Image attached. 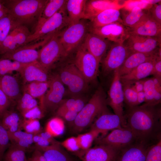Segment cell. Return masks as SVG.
Segmentation results:
<instances>
[{
  "label": "cell",
  "instance_id": "obj_18",
  "mask_svg": "<svg viewBox=\"0 0 161 161\" xmlns=\"http://www.w3.org/2000/svg\"><path fill=\"white\" fill-rule=\"evenodd\" d=\"M111 42L97 35L89 32L86 34L82 44L100 63Z\"/></svg>",
  "mask_w": 161,
  "mask_h": 161
},
{
  "label": "cell",
  "instance_id": "obj_30",
  "mask_svg": "<svg viewBox=\"0 0 161 161\" xmlns=\"http://www.w3.org/2000/svg\"><path fill=\"white\" fill-rule=\"evenodd\" d=\"M86 0H67L65 7L71 24L84 19Z\"/></svg>",
  "mask_w": 161,
  "mask_h": 161
},
{
  "label": "cell",
  "instance_id": "obj_52",
  "mask_svg": "<svg viewBox=\"0 0 161 161\" xmlns=\"http://www.w3.org/2000/svg\"><path fill=\"white\" fill-rule=\"evenodd\" d=\"M152 75H154V77L161 79V55H159L158 51L154 58Z\"/></svg>",
  "mask_w": 161,
  "mask_h": 161
},
{
  "label": "cell",
  "instance_id": "obj_28",
  "mask_svg": "<svg viewBox=\"0 0 161 161\" xmlns=\"http://www.w3.org/2000/svg\"><path fill=\"white\" fill-rule=\"evenodd\" d=\"M57 143L47 146L35 148L43 154L47 161H73L69 156Z\"/></svg>",
  "mask_w": 161,
  "mask_h": 161
},
{
  "label": "cell",
  "instance_id": "obj_16",
  "mask_svg": "<svg viewBox=\"0 0 161 161\" xmlns=\"http://www.w3.org/2000/svg\"><path fill=\"white\" fill-rule=\"evenodd\" d=\"M31 33L27 27L18 26L10 32L0 46V54L11 52L26 45Z\"/></svg>",
  "mask_w": 161,
  "mask_h": 161
},
{
  "label": "cell",
  "instance_id": "obj_12",
  "mask_svg": "<svg viewBox=\"0 0 161 161\" xmlns=\"http://www.w3.org/2000/svg\"><path fill=\"white\" fill-rule=\"evenodd\" d=\"M118 69L113 73V79L108 92V104L114 114L120 117L122 126L124 127L126 126V123L123 113L124 99L123 86Z\"/></svg>",
  "mask_w": 161,
  "mask_h": 161
},
{
  "label": "cell",
  "instance_id": "obj_1",
  "mask_svg": "<svg viewBox=\"0 0 161 161\" xmlns=\"http://www.w3.org/2000/svg\"><path fill=\"white\" fill-rule=\"evenodd\" d=\"M159 104L144 103L129 108L126 116V126L131 130L138 141L148 144L159 134L161 114Z\"/></svg>",
  "mask_w": 161,
  "mask_h": 161
},
{
  "label": "cell",
  "instance_id": "obj_24",
  "mask_svg": "<svg viewBox=\"0 0 161 161\" xmlns=\"http://www.w3.org/2000/svg\"><path fill=\"white\" fill-rule=\"evenodd\" d=\"M157 52L154 54L131 53L118 69L120 77L129 73L141 64L152 60Z\"/></svg>",
  "mask_w": 161,
  "mask_h": 161
},
{
  "label": "cell",
  "instance_id": "obj_53",
  "mask_svg": "<svg viewBox=\"0 0 161 161\" xmlns=\"http://www.w3.org/2000/svg\"><path fill=\"white\" fill-rule=\"evenodd\" d=\"M130 84L132 88L137 93L143 91V80L136 81Z\"/></svg>",
  "mask_w": 161,
  "mask_h": 161
},
{
  "label": "cell",
  "instance_id": "obj_15",
  "mask_svg": "<svg viewBox=\"0 0 161 161\" xmlns=\"http://www.w3.org/2000/svg\"><path fill=\"white\" fill-rule=\"evenodd\" d=\"M89 32L111 42L119 43H123L129 35L127 27L119 21L98 27L90 26Z\"/></svg>",
  "mask_w": 161,
  "mask_h": 161
},
{
  "label": "cell",
  "instance_id": "obj_55",
  "mask_svg": "<svg viewBox=\"0 0 161 161\" xmlns=\"http://www.w3.org/2000/svg\"><path fill=\"white\" fill-rule=\"evenodd\" d=\"M142 2L148 4L150 5H152L154 4L160 2L161 1V0H141Z\"/></svg>",
  "mask_w": 161,
  "mask_h": 161
},
{
  "label": "cell",
  "instance_id": "obj_7",
  "mask_svg": "<svg viewBox=\"0 0 161 161\" xmlns=\"http://www.w3.org/2000/svg\"><path fill=\"white\" fill-rule=\"evenodd\" d=\"M58 74L62 83L67 86L71 94L79 95L88 90V83L74 63L62 67Z\"/></svg>",
  "mask_w": 161,
  "mask_h": 161
},
{
  "label": "cell",
  "instance_id": "obj_48",
  "mask_svg": "<svg viewBox=\"0 0 161 161\" xmlns=\"http://www.w3.org/2000/svg\"><path fill=\"white\" fill-rule=\"evenodd\" d=\"M56 112L59 117L67 121L73 122L75 120L78 114L74 111L60 107H58Z\"/></svg>",
  "mask_w": 161,
  "mask_h": 161
},
{
  "label": "cell",
  "instance_id": "obj_51",
  "mask_svg": "<svg viewBox=\"0 0 161 161\" xmlns=\"http://www.w3.org/2000/svg\"><path fill=\"white\" fill-rule=\"evenodd\" d=\"M10 100L5 94L0 89V119L9 107Z\"/></svg>",
  "mask_w": 161,
  "mask_h": 161
},
{
  "label": "cell",
  "instance_id": "obj_20",
  "mask_svg": "<svg viewBox=\"0 0 161 161\" xmlns=\"http://www.w3.org/2000/svg\"><path fill=\"white\" fill-rule=\"evenodd\" d=\"M148 144L138 141L121 150L115 161H145Z\"/></svg>",
  "mask_w": 161,
  "mask_h": 161
},
{
  "label": "cell",
  "instance_id": "obj_6",
  "mask_svg": "<svg viewBox=\"0 0 161 161\" xmlns=\"http://www.w3.org/2000/svg\"><path fill=\"white\" fill-rule=\"evenodd\" d=\"M59 33L54 34L39 50L37 61L48 72L57 62L68 55L60 41Z\"/></svg>",
  "mask_w": 161,
  "mask_h": 161
},
{
  "label": "cell",
  "instance_id": "obj_17",
  "mask_svg": "<svg viewBox=\"0 0 161 161\" xmlns=\"http://www.w3.org/2000/svg\"><path fill=\"white\" fill-rule=\"evenodd\" d=\"M120 151L110 146L98 144L78 154L82 161H115Z\"/></svg>",
  "mask_w": 161,
  "mask_h": 161
},
{
  "label": "cell",
  "instance_id": "obj_33",
  "mask_svg": "<svg viewBox=\"0 0 161 161\" xmlns=\"http://www.w3.org/2000/svg\"><path fill=\"white\" fill-rule=\"evenodd\" d=\"M4 128L9 132H14L21 130V119L18 114L16 112L7 110L0 119Z\"/></svg>",
  "mask_w": 161,
  "mask_h": 161
},
{
  "label": "cell",
  "instance_id": "obj_34",
  "mask_svg": "<svg viewBox=\"0 0 161 161\" xmlns=\"http://www.w3.org/2000/svg\"><path fill=\"white\" fill-rule=\"evenodd\" d=\"M49 85V80L45 81H33L27 83L24 88L25 92L35 98L41 100L48 90Z\"/></svg>",
  "mask_w": 161,
  "mask_h": 161
},
{
  "label": "cell",
  "instance_id": "obj_9",
  "mask_svg": "<svg viewBox=\"0 0 161 161\" xmlns=\"http://www.w3.org/2000/svg\"><path fill=\"white\" fill-rule=\"evenodd\" d=\"M100 63L82 44L77 49L74 64L88 83L97 78Z\"/></svg>",
  "mask_w": 161,
  "mask_h": 161
},
{
  "label": "cell",
  "instance_id": "obj_26",
  "mask_svg": "<svg viewBox=\"0 0 161 161\" xmlns=\"http://www.w3.org/2000/svg\"><path fill=\"white\" fill-rule=\"evenodd\" d=\"M0 89L10 101L18 100L21 97L18 81L15 77L10 75L0 76Z\"/></svg>",
  "mask_w": 161,
  "mask_h": 161
},
{
  "label": "cell",
  "instance_id": "obj_36",
  "mask_svg": "<svg viewBox=\"0 0 161 161\" xmlns=\"http://www.w3.org/2000/svg\"><path fill=\"white\" fill-rule=\"evenodd\" d=\"M19 25L9 13L0 19V46L10 32Z\"/></svg>",
  "mask_w": 161,
  "mask_h": 161
},
{
  "label": "cell",
  "instance_id": "obj_19",
  "mask_svg": "<svg viewBox=\"0 0 161 161\" xmlns=\"http://www.w3.org/2000/svg\"><path fill=\"white\" fill-rule=\"evenodd\" d=\"M119 0H90L86 2L84 19L91 20L103 11L109 9L120 10L126 4H121Z\"/></svg>",
  "mask_w": 161,
  "mask_h": 161
},
{
  "label": "cell",
  "instance_id": "obj_50",
  "mask_svg": "<svg viewBox=\"0 0 161 161\" xmlns=\"http://www.w3.org/2000/svg\"><path fill=\"white\" fill-rule=\"evenodd\" d=\"M24 119L39 120L44 116L42 110L38 106L30 110L22 115Z\"/></svg>",
  "mask_w": 161,
  "mask_h": 161
},
{
  "label": "cell",
  "instance_id": "obj_49",
  "mask_svg": "<svg viewBox=\"0 0 161 161\" xmlns=\"http://www.w3.org/2000/svg\"><path fill=\"white\" fill-rule=\"evenodd\" d=\"M147 10V13L151 17L161 24V1L152 5Z\"/></svg>",
  "mask_w": 161,
  "mask_h": 161
},
{
  "label": "cell",
  "instance_id": "obj_43",
  "mask_svg": "<svg viewBox=\"0 0 161 161\" xmlns=\"http://www.w3.org/2000/svg\"><path fill=\"white\" fill-rule=\"evenodd\" d=\"M21 126L24 131L33 135L42 132L40 123L38 119H24L22 120Z\"/></svg>",
  "mask_w": 161,
  "mask_h": 161
},
{
  "label": "cell",
  "instance_id": "obj_45",
  "mask_svg": "<svg viewBox=\"0 0 161 161\" xmlns=\"http://www.w3.org/2000/svg\"><path fill=\"white\" fill-rule=\"evenodd\" d=\"M10 142L8 131L0 120V161H2L4 155L10 144Z\"/></svg>",
  "mask_w": 161,
  "mask_h": 161
},
{
  "label": "cell",
  "instance_id": "obj_32",
  "mask_svg": "<svg viewBox=\"0 0 161 161\" xmlns=\"http://www.w3.org/2000/svg\"><path fill=\"white\" fill-rule=\"evenodd\" d=\"M143 80L145 103L153 105L160 104L161 99V89L155 87L152 78Z\"/></svg>",
  "mask_w": 161,
  "mask_h": 161
},
{
  "label": "cell",
  "instance_id": "obj_11",
  "mask_svg": "<svg viewBox=\"0 0 161 161\" xmlns=\"http://www.w3.org/2000/svg\"><path fill=\"white\" fill-rule=\"evenodd\" d=\"M138 141L133 132L126 126L112 130L106 136L98 139L97 143L110 146L120 151Z\"/></svg>",
  "mask_w": 161,
  "mask_h": 161
},
{
  "label": "cell",
  "instance_id": "obj_5",
  "mask_svg": "<svg viewBox=\"0 0 161 161\" xmlns=\"http://www.w3.org/2000/svg\"><path fill=\"white\" fill-rule=\"evenodd\" d=\"M86 20L82 19L71 24L59 33L60 41L68 55L82 44L89 32L90 23Z\"/></svg>",
  "mask_w": 161,
  "mask_h": 161
},
{
  "label": "cell",
  "instance_id": "obj_13",
  "mask_svg": "<svg viewBox=\"0 0 161 161\" xmlns=\"http://www.w3.org/2000/svg\"><path fill=\"white\" fill-rule=\"evenodd\" d=\"M161 38L130 34L123 44L131 53L154 54L161 47Z\"/></svg>",
  "mask_w": 161,
  "mask_h": 161
},
{
  "label": "cell",
  "instance_id": "obj_54",
  "mask_svg": "<svg viewBox=\"0 0 161 161\" xmlns=\"http://www.w3.org/2000/svg\"><path fill=\"white\" fill-rule=\"evenodd\" d=\"M137 101L138 105L145 102V96L143 91L137 93Z\"/></svg>",
  "mask_w": 161,
  "mask_h": 161
},
{
  "label": "cell",
  "instance_id": "obj_14",
  "mask_svg": "<svg viewBox=\"0 0 161 161\" xmlns=\"http://www.w3.org/2000/svg\"><path fill=\"white\" fill-rule=\"evenodd\" d=\"M110 47L102 62V71L106 75L119 69L131 53L123 43L114 42Z\"/></svg>",
  "mask_w": 161,
  "mask_h": 161
},
{
  "label": "cell",
  "instance_id": "obj_46",
  "mask_svg": "<svg viewBox=\"0 0 161 161\" xmlns=\"http://www.w3.org/2000/svg\"><path fill=\"white\" fill-rule=\"evenodd\" d=\"M145 161H161V140L150 147L146 154Z\"/></svg>",
  "mask_w": 161,
  "mask_h": 161
},
{
  "label": "cell",
  "instance_id": "obj_41",
  "mask_svg": "<svg viewBox=\"0 0 161 161\" xmlns=\"http://www.w3.org/2000/svg\"><path fill=\"white\" fill-rule=\"evenodd\" d=\"M25 64L7 59H0V76L9 75L14 71L20 72Z\"/></svg>",
  "mask_w": 161,
  "mask_h": 161
},
{
  "label": "cell",
  "instance_id": "obj_3",
  "mask_svg": "<svg viewBox=\"0 0 161 161\" xmlns=\"http://www.w3.org/2000/svg\"><path fill=\"white\" fill-rule=\"evenodd\" d=\"M104 93L101 89L97 90L87 103L78 113L73 122L76 131L80 132L89 125L98 115L106 110Z\"/></svg>",
  "mask_w": 161,
  "mask_h": 161
},
{
  "label": "cell",
  "instance_id": "obj_2",
  "mask_svg": "<svg viewBox=\"0 0 161 161\" xmlns=\"http://www.w3.org/2000/svg\"><path fill=\"white\" fill-rule=\"evenodd\" d=\"M48 1L9 0L3 4L19 25L35 27Z\"/></svg>",
  "mask_w": 161,
  "mask_h": 161
},
{
  "label": "cell",
  "instance_id": "obj_47",
  "mask_svg": "<svg viewBox=\"0 0 161 161\" xmlns=\"http://www.w3.org/2000/svg\"><path fill=\"white\" fill-rule=\"evenodd\" d=\"M60 145L71 152H77L80 149L76 137H69L62 142Z\"/></svg>",
  "mask_w": 161,
  "mask_h": 161
},
{
  "label": "cell",
  "instance_id": "obj_21",
  "mask_svg": "<svg viewBox=\"0 0 161 161\" xmlns=\"http://www.w3.org/2000/svg\"><path fill=\"white\" fill-rule=\"evenodd\" d=\"M127 27L129 34L161 38V24L158 23L148 14L137 25Z\"/></svg>",
  "mask_w": 161,
  "mask_h": 161
},
{
  "label": "cell",
  "instance_id": "obj_23",
  "mask_svg": "<svg viewBox=\"0 0 161 161\" xmlns=\"http://www.w3.org/2000/svg\"><path fill=\"white\" fill-rule=\"evenodd\" d=\"M96 120L91 129L98 131L100 133L106 134L110 130L122 128L120 117L115 114L103 111Z\"/></svg>",
  "mask_w": 161,
  "mask_h": 161
},
{
  "label": "cell",
  "instance_id": "obj_37",
  "mask_svg": "<svg viewBox=\"0 0 161 161\" xmlns=\"http://www.w3.org/2000/svg\"><path fill=\"white\" fill-rule=\"evenodd\" d=\"M26 151L15 144L10 143L4 155L2 161H27Z\"/></svg>",
  "mask_w": 161,
  "mask_h": 161
},
{
  "label": "cell",
  "instance_id": "obj_10",
  "mask_svg": "<svg viewBox=\"0 0 161 161\" xmlns=\"http://www.w3.org/2000/svg\"><path fill=\"white\" fill-rule=\"evenodd\" d=\"M49 36L39 42L28 44L16 50L3 55L2 58L7 59L22 64H27L37 61L41 47L44 45L52 37Z\"/></svg>",
  "mask_w": 161,
  "mask_h": 161
},
{
  "label": "cell",
  "instance_id": "obj_57",
  "mask_svg": "<svg viewBox=\"0 0 161 161\" xmlns=\"http://www.w3.org/2000/svg\"><path fill=\"white\" fill-rule=\"evenodd\" d=\"M27 161H38L36 159L31 157L30 158L27 159Z\"/></svg>",
  "mask_w": 161,
  "mask_h": 161
},
{
  "label": "cell",
  "instance_id": "obj_38",
  "mask_svg": "<svg viewBox=\"0 0 161 161\" xmlns=\"http://www.w3.org/2000/svg\"><path fill=\"white\" fill-rule=\"evenodd\" d=\"M65 128L63 119L59 117H53L50 119L46 124L45 131L53 137H58L64 133Z\"/></svg>",
  "mask_w": 161,
  "mask_h": 161
},
{
  "label": "cell",
  "instance_id": "obj_40",
  "mask_svg": "<svg viewBox=\"0 0 161 161\" xmlns=\"http://www.w3.org/2000/svg\"><path fill=\"white\" fill-rule=\"evenodd\" d=\"M100 134L98 131L91 129L88 132L78 135L76 137L80 149L85 151L90 148L93 141Z\"/></svg>",
  "mask_w": 161,
  "mask_h": 161
},
{
  "label": "cell",
  "instance_id": "obj_35",
  "mask_svg": "<svg viewBox=\"0 0 161 161\" xmlns=\"http://www.w3.org/2000/svg\"><path fill=\"white\" fill-rule=\"evenodd\" d=\"M11 143L15 144L26 150L33 143V135L20 130L14 132H8Z\"/></svg>",
  "mask_w": 161,
  "mask_h": 161
},
{
  "label": "cell",
  "instance_id": "obj_29",
  "mask_svg": "<svg viewBox=\"0 0 161 161\" xmlns=\"http://www.w3.org/2000/svg\"><path fill=\"white\" fill-rule=\"evenodd\" d=\"M121 10L120 17L123 24L129 28L134 27L145 18L146 13L140 7H135L131 9L124 7Z\"/></svg>",
  "mask_w": 161,
  "mask_h": 161
},
{
  "label": "cell",
  "instance_id": "obj_4",
  "mask_svg": "<svg viewBox=\"0 0 161 161\" xmlns=\"http://www.w3.org/2000/svg\"><path fill=\"white\" fill-rule=\"evenodd\" d=\"M71 24L65 6L31 33L27 40L26 44L61 32Z\"/></svg>",
  "mask_w": 161,
  "mask_h": 161
},
{
  "label": "cell",
  "instance_id": "obj_8",
  "mask_svg": "<svg viewBox=\"0 0 161 161\" xmlns=\"http://www.w3.org/2000/svg\"><path fill=\"white\" fill-rule=\"evenodd\" d=\"M49 88L41 102L42 110L49 112L56 110L62 102L65 89L58 73L49 76Z\"/></svg>",
  "mask_w": 161,
  "mask_h": 161
},
{
  "label": "cell",
  "instance_id": "obj_39",
  "mask_svg": "<svg viewBox=\"0 0 161 161\" xmlns=\"http://www.w3.org/2000/svg\"><path fill=\"white\" fill-rule=\"evenodd\" d=\"M38 102L35 98L28 94L24 92L18 100L17 108L21 115L38 106Z\"/></svg>",
  "mask_w": 161,
  "mask_h": 161
},
{
  "label": "cell",
  "instance_id": "obj_25",
  "mask_svg": "<svg viewBox=\"0 0 161 161\" xmlns=\"http://www.w3.org/2000/svg\"><path fill=\"white\" fill-rule=\"evenodd\" d=\"M154 58L152 60L141 64L129 73L120 77L121 83L131 84L136 81L143 80L149 75H152Z\"/></svg>",
  "mask_w": 161,
  "mask_h": 161
},
{
  "label": "cell",
  "instance_id": "obj_22",
  "mask_svg": "<svg viewBox=\"0 0 161 161\" xmlns=\"http://www.w3.org/2000/svg\"><path fill=\"white\" fill-rule=\"evenodd\" d=\"M19 73L24 83L33 81H45L49 78L48 72L37 61L25 64Z\"/></svg>",
  "mask_w": 161,
  "mask_h": 161
},
{
  "label": "cell",
  "instance_id": "obj_56",
  "mask_svg": "<svg viewBox=\"0 0 161 161\" xmlns=\"http://www.w3.org/2000/svg\"><path fill=\"white\" fill-rule=\"evenodd\" d=\"M9 13L8 11L7 8L0 10V19Z\"/></svg>",
  "mask_w": 161,
  "mask_h": 161
},
{
  "label": "cell",
  "instance_id": "obj_27",
  "mask_svg": "<svg viewBox=\"0 0 161 161\" xmlns=\"http://www.w3.org/2000/svg\"><path fill=\"white\" fill-rule=\"evenodd\" d=\"M119 21L122 22L120 10L109 9L97 15L90 20V26L92 27H98Z\"/></svg>",
  "mask_w": 161,
  "mask_h": 161
},
{
  "label": "cell",
  "instance_id": "obj_31",
  "mask_svg": "<svg viewBox=\"0 0 161 161\" xmlns=\"http://www.w3.org/2000/svg\"><path fill=\"white\" fill-rule=\"evenodd\" d=\"M67 0H48L35 26L34 31L61 8L65 7Z\"/></svg>",
  "mask_w": 161,
  "mask_h": 161
},
{
  "label": "cell",
  "instance_id": "obj_42",
  "mask_svg": "<svg viewBox=\"0 0 161 161\" xmlns=\"http://www.w3.org/2000/svg\"><path fill=\"white\" fill-rule=\"evenodd\" d=\"M124 95V101L129 108L138 106L137 101V93L133 89L131 84L122 83Z\"/></svg>",
  "mask_w": 161,
  "mask_h": 161
},
{
  "label": "cell",
  "instance_id": "obj_44",
  "mask_svg": "<svg viewBox=\"0 0 161 161\" xmlns=\"http://www.w3.org/2000/svg\"><path fill=\"white\" fill-rule=\"evenodd\" d=\"M85 104L83 100L80 98H71L62 101L58 107L70 110L78 113Z\"/></svg>",
  "mask_w": 161,
  "mask_h": 161
}]
</instances>
